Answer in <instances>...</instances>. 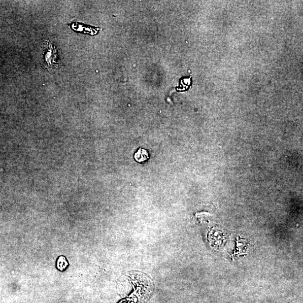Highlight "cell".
<instances>
[{
  "label": "cell",
  "instance_id": "1",
  "mask_svg": "<svg viewBox=\"0 0 303 303\" xmlns=\"http://www.w3.org/2000/svg\"><path fill=\"white\" fill-rule=\"evenodd\" d=\"M46 52L45 55V60L46 68L49 69H54L57 67V63L56 62L57 57V51L55 47L53 46L50 42L46 41Z\"/></svg>",
  "mask_w": 303,
  "mask_h": 303
},
{
  "label": "cell",
  "instance_id": "2",
  "mask_svg": "<svg viewBox=\"0 0 303 303\" xmlns=\"http://www.w3.org/2000/svg\"><path fill=\"white\" fill-rule=\"evenodd\" d=\"M148 158V153L146 150L142 148H140L134 155V158L138 162L146 161Z\"/></svg>",
  "mask_w": 303,
  "mask_h": 303
},
{
  "label": "cell",
  "instance_id": "3",
  "mask_svg": "<svg viewBox=\"0 0 303 303\" xmlns=\"http://www.w3.org/2000/svg\"><path fill=\"white\" fill-rule=\"evenodd\" d=\"M68 262L66 259L63 256H61L58 258L57 263V268L60 271H63L68 266Z\"/></svg>",
  "mask_w": 303,
  "mask_h": 303
}]
</instances>
